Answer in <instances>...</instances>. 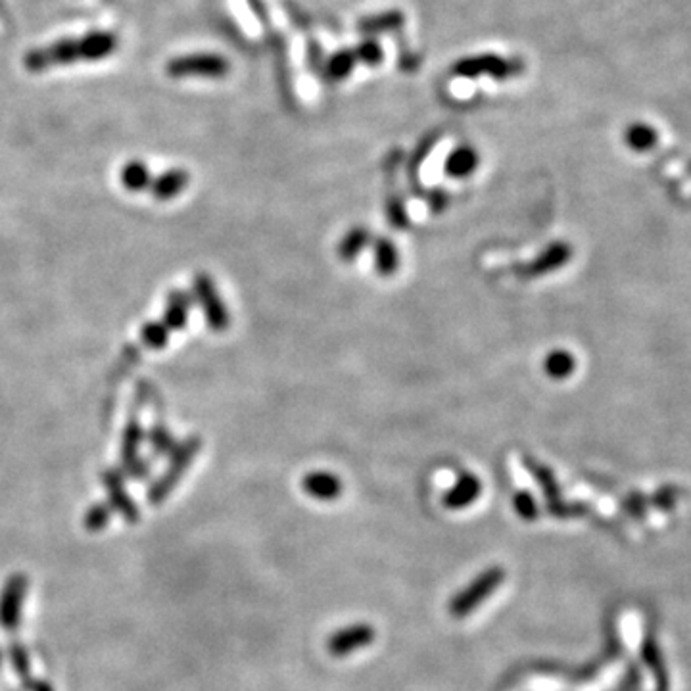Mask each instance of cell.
Instances as JSON below:
<instances>
[{
    "label": "cell",
    "mask_w": 691,
    "mask_h": 691,
    "mask_svg": "<svg viewBox=\"0 0 691 691\" xmlns=\"http://www.w3.org/2000/svg\"><path fill=\"white\" fill-rule=\"evenodd\" d=\"M120 38L112 31H88L83 37L60 38V41L41 48H33L23 56L28 71L41 73L53 68L73 66L79 62H100L115 54Z\"/></svg>",
    "instance_id": "obj_1"
},
{
    "label": "cell",
    "mask_w": 691,
    "mask_h": 691,
    "mask_svg": "<svg viewBox=\"0 0 691 691\" xmlns=\"http://www.w3.org/2000/svg\"><path fill=\"white\" fill-rule=\"evenodd\" d=\"M200 450H202V438L196 437V434H192V437L185 438L183 442H179L175 445V450L170 455L168 467H165L162 475L150 484V488L146 492V502L150 505H160L173 494L177 484L181 482L185 472L190 469L192 461H195Z\"/></svg>",
    "instance_id": "obj_2"
},
{
    "label": "cell",
    "mask_w": 691,
    "mask_h": 691,
    "mask_svg": "<svg viewBox=\"0 0 691 691\" xmlns=\"http://www.w3.org/2000/svg\"><path fill=\"white\" fill-rule=\"evenodd\" d=\"M165 73L173 79L202 77V79H225L230 73V62L213 53H192L171 58L165 63Z\"/></svg>",
    "instance_id": "obj_3"
},
{
    "label": "cell",
    "mask_w": 691,
    "mask_h": 691,
    "mask_svg": "<svg viewBox=\"0 0 691 691\" xmlns=\"http://www.w3.org/2000/svg\"><path fill=\"white\" fill-rule=\"evenodd\" d=\"M524 71V63L520 60H511L497 54H477L461 58L454 63L452 73L465 79H477V77L488 75L495 81H507Z\"/></svg>",
    "instance_id": "obj_4"
},
{
    "label": "cell",
    "mask_w": 691,
    "mask_h": 691,
    "mask_svg": "<svg viewBox=\"0 0 691 691\" xmlns=\"http://www.w3.org/2000/svg\"><path fill=\"white\" fill-rule=\"evenodd\" d=\"M192 300L200 305V310L206 317V323L212 330L223 332L230 325V315L227 305L217 290L213 279L208 273H196L192 279Z\"/></svg>",
    "instance_id": "obj_5"
},
{
    "label": "cell",
    "mask_w": 691,
    "mask_h": 691,
    "mask_svg": "<svg viewBox=\"0 0 691 691\" xmlns=\"http://www.w3.org/2000/svg\"><path fill=\"white\" fill-rule=\"evenodd\" d=\"M28 590L29 579L23 572L8 576L3 590H0V629L4 632H16L20 629Z\"/></svg>",
    "instance_id": "obj_6"
},
{
    "label": "cell",
    "mask_w": 691,
    "mask_h": 691,
    "mask_svg": "<svg viewBox=\"0 0 691 691\" xmlns=\"http://www.w3.org/2000/svg\"><path fill=\"white\" fill-rule=\"evenodd\" d=\"M504 579H505V572L497 567L482 572L475 582L454 597V601L450 604V612L455 619L467 617L472 609L482 604L484 597H488L492 592L497 590L499 584L504 582Z\"/></svg>",
    "instance_id": "obj_7"
},
{
    "label": "cell",
    "mask_w": 691,
    "mask_h": 691,
    "mask_svg": "<svg viewBox=\"0 0 691 691\" xmlns=\"http://www.w3.org/2000/svg\"><path fill=\"white\" fill-rule=\"evenodd\" d=\"M100 482L108 494V504L113 509V513H118L127 524H138L140 509L135 504V499L129 495V492H127L125 475L121 469L102 470Z\"/></svg>",
    "instance_id": "obj_8"
},
{
    "label": "cell",
    "mask_w": 691,
    "mask_h": 691,
    "mask_svg": "<svg viewBox=\"0 0 691 691\" xmlns=\"http://www.w3.org/2000/svg\"><path fill=\"white\" fill-rule=\"evenodd\" d=\"M570 258H572V246L569 242L555 240L537 254L530 263L519 267L517 271L522 279H537V277L559 271L561 267H565L570 262Z\"/></svg>",
    "instance_id": "obj_9"
},
{
    "label": "cell",
    "mask_w": 691,
    "mask_h": 691,
    "mask_svg": "<svg viewBox=\"0 0 691 691\" xmlns=\"http://www.w3.org/2000/svg\"><path fill=\"white\" fill-rule=\"evenodd\" d=\"M373 639H375L373 626L355 624V626H350V629H344L342 632H337L329 639V653L335 657L350 655V653L373 644Z\"/></svg>",
    "instance_id": "obj_10"
},
{
    "label": "cell",
    "mask_w": 691,
    "mask_h": 691,
    "mask_svg": "<svg viewBox=\"0 0 691 691\" xmlns=\"http://www.w3.org/2000/svg\"><path fill=\"white\" fill-rule=\"evenodd\" d=\"M482 494V482L477 475L472 472H463L450 490L444 494L442 504L444 507L459 511V509H467L470 504H475L477 499Z\"/></svg>",
    "instance_id": "obj_11"
},
{
    "label": "cell",
    "mask_w": 691,
    "mask_h": 691,
    "mask_svg": "<svg viewBox=\"0 0 691 691\" xmlns=\"http://www.w3.org/2000/svg\"><path fill=\"white\" fill-rule=\"evenodd\" d=\"M342 480L329 470H312L302 479V490L319 502H332L342 495Z\"/></svg>",
    "instance_id": "obj_12"
},
{
    "label": "cell",
    "mask_w": 691,
    "mask_h": 691,
    "mask_svg": "<svg viewBox=\"0 0 691 691\" xmlns=\"http://www.w3.org/2000/svg\"><path fill=\"white\" fill-rule=\"evenodd\" d=\"M192 305H195V300H192L190 292L181 290V288L171 290L168 294V298H165V312H163L162 321L168 325V329L171 332L187 329Z\"/></svg>",
    "instance_id": "obj_13"
},
{
    "label": "cell",
    "mask_w": 691,
    "mask_h": 691,
    "mask_svg": "<svg viewBox=\"0 0 691 691\" xmlns=\"http://www.w3.org/2000/svg\"><path fill=\"white\" fill-rule=\"evenodd\" d=\"M188 183H190L188 171L183 168H173L163 171L156 179H152L148 190L158 202H170L181 195L183 190H187Z\"/></svg>",
    "instance_id": "obj_14"
},
{
    "label": "cell",
    "mask_w": 691,
    "mask_h": 691,
    "mask_svg": "<svg viewBox=\"0 0 691 691\" xmlns=\"http://www.w3.org/2000/svg\"><path fill=\"white\" fill-rule=\"evenodd\" d=\"M146 444V430L140 425V420L133 415L127 420V425L121 434V445H120V463L123 467L135 463L137 459H140V447Z\"/></svg>",
    "instance_id": "obj_15"
},
{
    "label": "cell",
    "mask_w": 691,
    "mask_h": 691,
    "mask_svg": "<svg viewBox=\"0 0 691 691\" xmlns=\"http://www.w3.org/2000/svg\"><path fill=\"white\" fill-rule=\"evenodd\" d=\"M527 467H529V470L534 475L536 482L542 486L544 495H545V499H547L549 509H552V513H555V515H559V517H567V515H570V511L565 509V505L561 504L559 486H557L555 477L552 475V470H549L547 467H544V465L537 463V461H532V459H527Z\"/></svg>",
    "instance_id": "obj_16"
},
{
    "label": "cell",
    "mask_w": 691,
    "mask_h": 691,
    "mask_svg": "<svg viewBox=\"0 0 691 691\" xmlns=\"http://www.w3.org/2000/svg\"><path fill=\"white\" fill-rule=\"evenodd\" d=\"M479 165H480L479 152L469 145H461L454 148L450 152V156L445 158L444 171L452 179H467L479 170Z\"/></svg>",
    "instance_id": "obj_17"
},
{
    "label": "cell",
    "mask_w": 691,
    "mask_h": 691,
    "mask_svg": "<svg viewBox=\"0 0 691 691\" xmlns=\"http://www.w3.org/2000/svg\"><path fill=\"white\" fill-rule=\"evenodd\" d=\"M373 246L375 269L380 277H392L400 267V252L395 248L394 240L388 237H379L370 242Z\"/></svg>",
    "instance_id": "obj_18"
},
{
    "label": "cell",
    "mask_w": 691,
    "mask_h": 691,
    "mask_svg": "<svg viewBox=\"0 0 691 691\" xmlns=\"http://www.w3.org/2000/svg\"><path fill=\"white\" fill-rule=\"evenodd\" d=\"M370 242H373V235H370V230L367 227L363 225L352 227L338 242V248H337L338 258L344 263H352L367 246H370Z\"/></svg>",
    "instance_id": "obj_19"
},
{
    "label": "cell",
    "mask_w": 691,
    "mask_h": 691,
    "mask_svg": "<svg viewBox=\"0 0 691 691\" xmlns=\"http://www.w3.org/2000/svg\"><path fill=\"white\" fill-rule=\"evenodd\" d=\"M440 140V133L438 131H432L429 135L422 137L419 140V145L415 146L413 154L409 156V162H407V179L409 183H412V190L415 192H420V187H419V170L420 165L425 163V160L430 156V152L434 150V146L438 145Z\"/></svg>",
    "instance_id": "obj_20"
},
{
    "label": "cell",
    "mask_w": 691,
    "mask_h": 691,
    "mask_svg": "<svg viewBox=\"0 0 691 691\" xmlns=\"http://www.w3.org/2000/svg\"><path fill=\"white\" fill-rule=\"evenodd\" d=\"M120 181H121V187L129 192H143L150 188L152 175L148 165L140 160L127 162L120 171Z\"/></svg>",
    "instance_id": "obj_21"
},
{
    "label": "cell",
    "mask_w": 691,
    "mask_h": 691,
    "mask_svg": "<svg viewBox=\"0 0 691 691\" xmlns=\"http://www.w3.org/2000/svg\"><path fill=\"white\" fill-rule=\"evenodd\" d=\"M624 143H626V146L636 150V152H647V150L657 146L659 133H657L655 127L637 121V123H632V125L626 127Z\"/></svg>",
    "instance_id": "obj_22"
},
{
    "label": "cell",
    "mask_w": 691,
    "mask_h": 691,
    "mask_svg": "<svg viewBox=\"0 0 691 691\" xmlns=\"http://www.w3.org/2000/svg\"><path fill=\"white\" fill-rule=\"evenodd\" d=\"M405 16L398 10L392 12H384V14L377 16H369L360 21V31L365 35H379V33H390V31H398L404 28Z\"/></svg>",
    "instance_id": "obj_23"
},
{
    "label": "cell",
    "mask_w": 691,
    "mask_h": 691,
    "mask_svg": "<svg viewBox=\"0 0 691 691\" xmlns=\"http://www.w3.org/2000/svg\"><path fill=\"white\" fill-rule=\"evenodd\" d=\"M146 444L150 445V452L154 457H170L175 450L179 440L171 429H168L163 422H154V425L146 430Z\"/></svg>",
    "instance_id": "obj_24"
},
{
    "label": "cell",
    "mask_w": 691,
    "mask_h": 691,
    "mask_svg": "<svg viewBox=\"0 0 691 691\" xmlns=\"http://www.w3.org/2000/svg\"><path fill=\"white\" fill-rule=\"evenodd\" d=\"M574 369H576V360L567 350H552L544 360L545 375L554 380H565L572 377Z\"/></svg>",
    "instance_id": "obj_25"
},
{
    "label": "cell",
    "mask_w": 691,
    "mask_h": 691,
    "mask_svg": "<svg viewBox=\"0 0 691 691\" xmlns=\"http://www.w3.org/2000/svg\"><path fill=\"white\" fill-rule=\"evenodd\" d=\"M357 66V58L352 48H342L327 62V75L330 81H346Z\"/></svg>",
    "instance_id": "obj_26"
},
{
    "label": "cell",
    "mask_w": 691,
    "mask_h": 691,
    "mask_svg": "<svg viewBox=\"0 0 691 691\" xmlns=\"http://www.w3.org/2000/svg\"><path fill=\"white\" fill-rule=\"evenodd\" d=\"M8 659H10L12 670L16 672V676L20 678L23 686L33 680L29 651L21 642H18V639H14V642H10V645H8Z\"/></svg>",
    "instance_id": "obj_27"
},
{
    "label": "cell",
    "mask_w": 691,
    "mask_h": 691,
    "mask_svg": "<svg viewBox=\"0 0 691 691\" xmlns=\"http://www.w3.org/2000/svg\"><path fill=\"white\" fill-rule=\"evenodd\" d=\"M171 337V330L163 321H146L140 329V342H143L148 350H162L168 346Z\"/></svg>",
    "instance_id": "obj_28"
},
{
    "label": "cell",
    "mask_w": 691,
    "mask_h": 691,
    "mask_svg": "<svg viewBox=\"0 0 691 691\" xmlns=\"http://www.w3.org/2000/svg\"><path fill=\"white\" fill-rule=\"evenodd\" d=\"M112 515H113V509L110 507V504L98 502L85 511L83 527L87 532H102L104 529H108Z\"/></svg>",
    "instance_id": "obj_29"
},
{
    "label": "cell",
    "mask_w": 691,
    "mask_h": 691,
    "mask_svg": "<svg viewBox=\"0 0 691 691\" xmlns=\"http://www.w3.org/2000/svg\"><path fill=\"white\" fill-rule=\"evenodd\" d=\"M384 212H387V220L394 229H398V230L407 229L409 213L405 208V202L400 195H388L387 196V200H384Z\"/></svg>",
    "instance_id": "obj_30"
},
{
    "label": "cell",
    "mask_w": 691,
    "mask_h": 691,
    "mask_svg": "<svg viewBox=\"0 0 691 691\" xmlns=\"http://www.w3.org/2000/svg\"><path fill=\"white\" fill-rule=\"evenodd\" d=\"M354 53H355L357 63H365V66H369V68L380 66L382 60H384V50L379 45L377 38H373V37H369V38H365V41L357 45L354 48Z\"/></svg>",
    "instance_id": "obj_31"
},
{
    "label": "cell",
    "mask_w": 691,
    "mask_h": 691,
    "mask_svg": "<svg viewBox=\"0 0 691 691\" xmlns=\"http://www.w3.org/2000/svg\"><path fill=\"white\" fill-rule=\"evenodd\" d=\"M513 507L517 511V515L524 520H534L537 517V504L532 494H529L527 490H519L515 495H513Z\"/></svg>",
    "instance_id": "obj_32"
},
{
    "label": "cell",
    "mask_w": 691,
    "mask_h": 691,
    "mask_svg": "<svg viewBox=\"0 0 691 691\" xmlns=\"http://www.w3.org/2000/svg\"><path fill=\"white\" fill-rule=\"evenodd\" d=\"M427 204H429V210L438 215L450 208V195H447L444 188H432L427 195Z\"/></svg>",
    "instance_id": "obj_33"
},
{
    "label": "cell",
    "mask_w": 691,
    "mask_h": 691,
    "mask_svg": "<svg viewBox=\"0 0 691 691\" xmlns=\"http://www.w3.org/2000/svg\"><path fill=\"white\" fill-rule=\"evenodd\" d=\"M23 687L28 691H54L53 686H50L46 680H37V678H33V680L25 684Z\"/></svg>",
    "instance_id": "obj_34"
},
{
    "label": "cell",
    "mask_w": 691,
    "mask_h": 691,
    "mask_svg": "<svg viewBox=\"0 0 691 691\" xmlns=\"http://www.w3.org/2000/svg\"><path fill=\"white\" fill-rule=\"evenodd\" d=\"M0 667H3V651H0Z\"/></svg>",
    "instance_id": "obj_35"
}]
</instances>
